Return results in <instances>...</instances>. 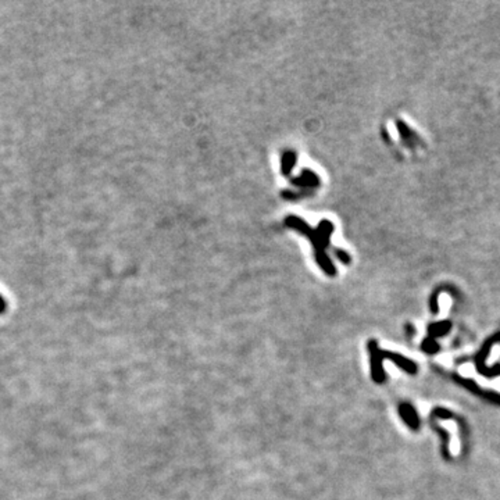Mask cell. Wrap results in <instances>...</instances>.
<instances>
[{
	"label": "cell",
	"mask_w": 500,
	"mask_h": 500,
	"mask_svg": "<svg viewBox=\"0 0 500 500\" xmlns=\"http://www.w3.org/2000/svg\"><path fill=\"white\" fill-rule=\"evenodd\" d=\"M368 350H370V356H371V377H373L374 382L382 383L385 381V373H383L382 368L383 359H391L399 367L406 370L407 373H415L414 363H411L410 360L405 359V357H401L399 354L389 353V352L381 350L378 348L375 340H370L368 342Z\"/></svg>",
	"instance_id": "1"
},
{
	"label": "cell",
	"mask_w": 500,
	"mask_h": 500,
	"mask_svg": "<svg viewBox=\"0 0 500 500\" xmlns=\"http://www.w3.org/2000/svg\"><path fill=\"white\" fill-rule=\"evenodd\" d=\"M399 413H400L401 417L405 418V421H406L407 424L410 425V427H413V428H417V427H418V424H417V415H415L414 410H413L410 406H407V405H401V406L399 407Z\"/></svg>",
	"instance_id": "2"
},
{
	"label": "cell",
	"mask_w": 500,
	"mask_h": 500,
	"mask_svg": "<svg viewBox=\"0 0 500 500\" xmlns=\"http://www.w3.org/2000/svg\"><path fill=\"white\" fill-rule=\"evenodd\" d=\"M7 312V300L3 295H0V316H3Z\"/></svg>",
	"instance_id": "3"
}]
</instances>
